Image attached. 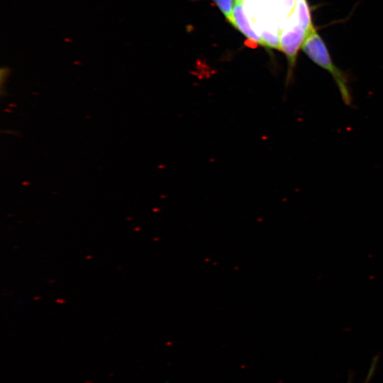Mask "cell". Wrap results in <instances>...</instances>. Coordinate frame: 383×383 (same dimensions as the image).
<instances>
[{
    "label": "cell",
    "mask_w": 383,
    "mask_h": 383,
    "mask_svg": "<svg viewBox=\"0 0 383 383\" xmlns=\"http://www.w3.org/2000/svg\"><path fill=\"white\" fill-rule=\"evenodd\" d=\"M245 0H235V2H238V3H241L243 4V2Z\"/></svg>",
    "instance_id": "cell-4"
},
{
    "label": "cell",
    "mask_w": 383,
    "mask_h": 383,
    "mask_svg": "<svg viewBox=\"0 0 383 383\" xmlns=\"http://www.w3.org/2000/svg\"><path fill=\"white\" fill-rule=\"evenodd\" d=\"M231 23L233 21V0H212Z\"/></svg>",
    "instance_id": "cell-3"
},
{
    "label": "cell",
    "mask_w": 383,
    "mask_h": 383,
    "mask_svg": "<svg viewBox=\"0 0 383 383\" xmlns=\"http://www.w3.org/2000/svg\"><path fill=\"white\" fill-rule=\"evenodd\" d=\"M301 50L315 64L326 70L334 79L343 101L350 106L353 96L347 74L338 67L332 60L330 52L316 28L313 26L306 37Z\"/></svg>",
    "instance_id": "cell-1"
},
{
    "label": "cell",
    "mask_w": 383,
    "mask_h": 383,
    "mask_svg": "<svg viewBox=\"0 0 383 383\" xmlns=\"http://www.w3.org/2000/svg\"><path fill=\"white\" fill-rule=\"evenodd\" d=\"M233 27L240 31L248 39L263 45L262 40L249 25L248 18L243 11V4L235 2L233 21L231 23Z\"/></svg>",
    "instance_id": "cell-2"
}]
</instances>
